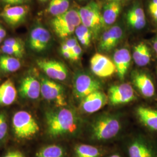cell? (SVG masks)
Listing matches in <instances>:
<instances>
[{
  "label": "cell",
  "mask_w": 157,
  "mask_h": 157,
  "mask_svg": "<svg viewBox=\"0 0 157 157\" xmlns=\"http://www.w3.org/2000/svg\"><path fill=\"white\" fill-rule=\"evenodd\" d=\"M76 157H101V150L98 147L86 144H78L75 148Z\"/></svg>",
  "instance_id": "25"
},
{
  "label": "cell",
  "mask_w": 157,
  "mask_h": 157,
  "mask_svg": "<svg viewBox=\"0 0 157 157\" xmlns=\"http://www.w3.org/2000/svg\"><path fill=\"white\" fill-rule=\"evenodd\" d=\"M121 10L119 2H109L105 6L102 13L104 26H109L115 22Z\"/></svg>",
  "instance_id": "23"
},
{
  "label": "cell",
  "mask_w": 157,
  "mask_h": 157,
  "mask_svg": "<svg viewBox=\"0 0 157 157\" xmlns=\"http://www.w3.org/2000/svg\"><path fill=\"white\" fill-rule=\"evenodd\" d=\"M39 1L40 2H46V1H47L48 0H39Z\"/></svg>",
  "instance_id": "43"
},
{
  "label": "cell",
  "mask_w": 157,
  "mask_h": 157,
  "mask_svg": "<svg viewBox=\"0 0 157 157\" xmlns=\"http://www.w3.org/2000/svg\"><path fill=\"white\" fill-rule=\"evenodd\" d=\"M12 127L17 138L31 139L39 131V126L35 119L29 112L20 111L12 118Z\"/></svg>",
  "instance_id": "2"
},
{
  "label": "cell",
  "mask_w": 157,
  "mask_h": 157,
  "mask_svg": "<svg viewBox=\"0 0 157 157\" xmlns=\"http://www.w3.org/2000/svg\"><path fill=\"white\" fill-rule=\"evenodd\" d=\"M109 2H113V1H115V2H119V1H124V0H107Z\"/></svg>",
  "instance_id": "42"
},
{
  "label": "cell",
  "mask_w": 157,
  "mask_h": 157,
  "mask_svg": "<svg viewBox=\"0 0 157 157\" xmlns=\"http://www.w3.org/2000/svg\"><path fill=\"white\" fill-rule=\"evenodd\" d=\"M78 1H84V0H78Z\"/></svg>",
  "instance_id": "45"
},
{
  "label": "cell",
  "mask_w": 157,
  "mask_h": 157,
  "mask_svg": "<svg viewBox=\"0 0 157 157\" xmlns=\"http://www.w3.org/2000/svg\"><path fill=\"white\" fill-rule=\"evenodd\" d=\"M21 95L31 100H36L41 94V84L33 76H28L23 79L19 87Z\"/></svg>",
  "instance_id": "17"
},
{
  "label": "cell",
  "mask_w": 157,
  "mask_h": 157,
  "mask_svg": "<svg viewBox=\"0 0 157 157\" xmlns=\"http://www.w3.org/2000/svg\"><path fill=\"white\" fill-rule=\"evenodd\" d=\"M127 21L129 25L136 30L144 28L147 24L144 10L140 6H135L127 13Z\"/></svg>",
  "instance_id": "19"
},
{
  "label": "cell",
  "mask_w": 157,
  "mask_h": 157,
  "mask_svg": "<svg viewBox=\"0 0 157 157\" xmlns=\"http://www.w3.org/2000/svg\"><path fill=\"white\" fill-rule=\"evenodd\" d=\"M36 63L38 67L51 79L63 81L67 78V68L62 62L56 60L40 59H37Z\"/></svg>",
  "instance_id": "9"
},
{
  "label": "cell",
  "mask_w": 157,
  "mask_h": 157,
  "mask_svg": "<svg viewBox=\"0 0 157 157\" xmlns=\"http://www.w3.org/2000/svg\"><path fill=\"white\" fill-rule=\"evenodd\" d=\"M152 46L154 51L157 55V36L152 41Z\"/></svg>",
  "instance_id": "38"
},
{
  "label": "cell",
  "mask_w": 157,
  "mask_h": 157,
  "mask_svg": "<svg viewBox=\"0 0 157 157\" xmlns=\"http://www.w3.org/2000/svg\"><path fill=\"white\" fill-rule=\"evenodd\" d=\"M29 0H10L8 6H20L21 4L27 2Z\"/></svg>",
  "instance_id": "37"
},
{
  "label": "cell",
  "mask_w": 157,
  "mask_h": 157,
  "mask_svg": "<svg viewBox=\"0 0 157 157\" xmlns=\"http://www.w3.org/2000/svg\"><path fill=\"white\" fill-rule=\"evenodd\" d=\"M132 56L137 66L143 67L147 66L151 61V53L147 44L140 42L134 47Z\"/></svg>",
  "instance_id": "20"
},
{
  "label": "cell",
  "mask_w": 157,
  "mask_h": 157,
  "mask_svg": "<svg viewBox=\"0 0 157 157\" xmlns=\"http://www.w3.org/2000/svg\"><path fill=\"white\" fill-rule=\"evenodd\" d=\"M133 82L141 94L146 98H151L155 95V86L151 78L147 73L135 72L132 76Z\"/></svg>",
  "instance_id": "16"
},
{
  "label": "cell",
  "mask_w": 157,
  "mask_h": 157,
  "mask_svg": "<svg viewBox=\"0 0 157 157\" xmlns=\"http://www.w3.org/2000/svg\"></svg>",
  "instance_id": "46"
},
{
  "label": "cell",
  "mask_w": 157,
  "mask_h": 157,
  "mask_svg": "<svg viewBox=\"0 0 157 157\" xmlns=\"http://www.w3.org/2000/svg\"><path fill=\"white\" fill-rule=\"evenodd\" d=\"M129 157H157V145L139 138L132 141L128 147Z\"/></svg>",
  "instance_id": "10"
},
{
  "label": "cell",
  "mask_w": 157,
  "mask_h": 157,
  "mask_svg": "<svg viewBox=\"0 0 157 157\" xmlns=\"http://www.w3.org/2000/svg\"><path fill=\"white\" fill-rule=\"evenodd\" d=\"M71 51L72 54V60L73 61L78 60L82 52V50L80 45L78 44V45H76Z\"/></svg>",
  "instance_id": "34"
},
{
  "label": "cell",
  "mask_w": 157,
  "mask_h": 157,
  "mask_svg": "<svg viewBox=\"0 0 157 157\" xmlns=\"http://www.w3.org/2000/svg\"><path fill=\"white\" fill-rule=\"evenodd\" d=\"M65 43L66 44V45H67V47L71 51L76 45L78 44V40L75 38H70V39H67L65 42Z\"/></svg>",
  "instance_id": "35"
},
{
  "label": "cell",
  "mask_w": 157,
  "mask_h": 157,
  "mask_svg": "<svg viewBox=\"0 0 157 157\" xmlns=\"http://www.w3.org/2000/svg\"><path fill=\"white\" fill-rule=\"evenodd\" d=\"M61 52L62 56L65 58L72 60V51L67 47V45L65 43H63L61 45Z\"/></svg>",
  "instance_id": "33"
},
{
  "label": "cell",
  "mask_w": 157,
  "mask_h": 157,
  "mask_svg": "<svg viewBox=\"0 0 157 157\" xmlns=\"http://www.w3.org/2000/svg\"><path fill=\"white\" fill-rule=\"evenodd\" d=\"M132 57L130 52L127 48H120L115 51L113 62L114 63L118 77L121 80H124L126 74L129 69Z\"/></svg>",
  "instance_id": "18"
},
{
  "label": "cell",
  "mask_w": 157,
  "mask_h": 157,
  "mask_svg": "<svg viewBox=\"0 0 157 157\" xmlns=\"http://www.w3.org/2000/svg\"><path fill=\"white\" fill-rule=\"evenodd\" d=\"M137 114L141 122L148 129L157 131V110L150 108L139 107Z\"/></svg>",
  "instance_id": "22"
},
{
  "label": "cell",
  "mask_w": 157,
  "mask_h": 157,
  "mask_svg": "<svg viewBox=\"0 0 157 157\" xmlns=\"http://www.w3.org/2000/svg\"><path fill=\"white\" fill-rule=\"evenodd\" d=\"M41 94L43 98L50 101H54L58 107L67 105L64 90L62 86L45 78H41Z\"/></svg>",
  "instance_id": "7"
},
{
  "label": "cell",
  "mask_w": 157,
  "mask_h": 157,
  "mask_svg": "<svg viewBox=\"0 0 157 157\" xmlns=\"http://www.w3.org/2000/svg\"><path fill=\"white\" fill-rule=\"evenodd\" d=\"M73 86L75 97L82 100L91 93L100 90L101 84L90 75L79 72L74 77Z\"/></svg>",
  "instance_id": "6"
},
{
  "label": "cell",
  "mask_w": 157,
  "mask_h": 157,
  "mask_svg": "<svg viewBox=\"0 0 157 157\" xmlns=\"http://www.w3.org/2000/svg\"><path fill=\"white\" fill-rule=\"evenodd\" d=\"M4 45L12 47H24L22 41L17 38H9L6 40L4 42Z\"/></svg>",
  "instance_id": "32"
},
{
  "label": "cell",
  "mask_w": 157,
  "mask_h": 157,
  "mask_svg": "<svg viewBox=\"0 0 157 157\" xmlns=\"http://www.w3.org/2000/svg\"><path fill=\"white\" fill-rule=\"evenodd\" d=\"M65 151L62 147L57 145L46 146L40 149L36 157H64Z\"/></svg>",
  "instance_id": "27"
},
{
  "label": "cell",
  "mask_w": 157,
  "mask_h": 157,
  "mask_svg": "<svg viewBox=\"0 0 157 157\" xmlns=\"http://www.w3.org/2000/svg\"><path fill=\"white\" fill-rule=\"evenodd\" d=\"M82 24L78 11L71 9L55 17L51 21L52 28L60 38H65L75 32L76 28Z\"/></svg>",
  "instance_id": "3"
},
{
  "label": "cell",
  "mask_w": 157,
  "mask_h": 157,
  "mask_svg": "<svg viewBox=\"0 0 157 157\" xmlns=\"http://www.w3.org/2000/svg\"><path fill=\"white\" fill-rule=\"evenodd\" d=\"M124 32L119 26L108 29L101 36L99 47L102 51H109L117 45L123 37Z\"/></svg>",
  "instance_id": "15"
},
{
  "label": "cell",
  "mask_w": 157,
  "mask_h": 157,
  "mask_svg": "<svg viewBox=\"0 0 157 157\" xmlns=\"http://www.w3.org/2000/svg\"><path fill=\"white\" fill-rule=\"evenodd\" d=\"M17 91L11 80L8 79L0 85V105H11L17 98Z\"/></svg>",
  "instance_id": "21"
},
{
  "label": "cell",
  "mask_w": 157,
  "mask_h": 157,
  "mask_svg": "<svg viewBox=\"0 0 157 157\" xmlns=\"http://www.w3.org/2000/svg\"><path fill=\"white\" fill-rule=\"evenodd\" d=\"M2 39L1 38H0V43L2 42Z\"/></svg>",
  "instance_id": "44"
},
{
  "label": "cell",
  "mask_w": 157,
  "mask_h": 157,
  "mask_svg": "<svg viewBox=\"0 0 157 157\" xmlns=\"http://www.w3.org/2000/svg\"><path fill=\"white\" fill-rule=\"evenodd\" d=\"M148 11L152 19L157 22V0H150L148 4Z\"/></svg>",
  "instance_id": "31"
},
{
  "label": "cell",
  "mask_w": 157,
  "mask_h": 157,
  "mask_svg": "<svg viewBox=\"0 0 157 157\" xmlns=\"http://www.w3.org/2000/svg\"><path fill=\"white\" fill-rule=\"evenodd\" d=\"M108 98L112 105H117L127 104L135 100L136 97L132 86L128 83H122L109 88Z\"/></svg>",
  "instance_id": "8"
},
{
  "label": "cell",
  "mask_w": 157,
  "mask_h": 157,
  "mask_svg": "<svg viewBox=\"0 0 157 157\" xmlns=\"http://www.w3.org/2000/svg\"><path fill=\"white\" fill-rule=\"evenodd\" d=\"M90 67L93 73L100 78L111 76L117 72L115 65L112 60L100 53H97L92 56L90 60Z\"/></svg>",
  "instance_id": "11"
},
{
  "label": "cell",
  "mask_w": 157,
  "mask_h": 157,
  "mask_svg": "<svg viewBox=\"0 0 157 157\" xmlns=\"http://www.w3.org/2000/svg\"><path fill=\"white\" fill-rule=\"evenodd\" d=\"M21 67L19 59L8 55L0 56V69L6 73H12L18 71Z\"/></svg>",
  "instance_id": "24"
},
{
  "label": "cell",
  "mask_w": 157,
  "mask_h": 157,
  "mask_svg": "<svg viewBox=\"0 0 157 157\" xmlns=\"http://www.w3.org/2000/svg\"><path fill=\"white\" fill-rule=\"evenodd\" d=\"M8 124L5 114L0 113V141L2 140L7 133Z\"/></svg>",
  "instance_id": "30"
},
{
  "label": "cell",
  "mask_w": 157,
  "mask_h": 157,
  "mask_svg": "<svg viewBox=\"0 0 157 157\" xmlns=\"http://www.w3.org/2000/svg\"><path fill=\"white\" fill-rule=\"evenodd\" d=\"M2 2H4V3H6V4H8V2H9V1L10 0H1Z\"/></svg>",
  "instance_id": "41"
},
{
  "label": "cell",
  "mask_w": 157,
  "mask_h": 157,
  "mask_svg": "<svg viewBox=\"0 0 157 157\" xmlns=\"http://www.w3.org/2000/svg\"><path fill=\"white\" fill-rule=\"evenodd\" d=\"M6 36V31L0 26V38L3 39Z\"/></svg>",
  "instance_id": "39"
},
{
  "label": "cell",
  "mask_w": 157,
  "mask_h": 157,
  "mask_svg": "<svg viewBox=\"0 0 157 157\" xmlns=\"http://www.w3.org/2000/svg\"><path fill=\"white\" fill-rule=\"evenodd\" d=\"M69 0H51L48 7V12L54 17H57L69 10Z\"/></svg>",
  "instance_id": "26"
},
{
  "label": "cell",
  "mask_w": 157,
  "mask_h": 157,
  "mask_svg": "<svg viewBox=\"0 0 157 157\" xmlns=\"http://www.w3.org/2000/svg\"><path fill=\"white\" fill-rule=\"evenodd\" d=\"M45 118L48 133L51 137L72 133L77 129L76 117L71 109L61 108L47 112Z\"/></svg>",
  "instance_id": "1"
},
{
  "label": "cell",
  "mask_w": 157,
  "mask_h": 157,
  "mask_svg": "<svg viewBox=\"0 0 157 157\" xmlns=\"http://www.w3.org/2000/svg\"><path fill=\"white\" fill-rule=\"evenodd\" d=\"M29 10L27 6H8L0 13V17L8 24L16 26L24 21Z\"/></svg>",
  "instance_id": "12"
},
{
  "label": "cell",
  "mask_w": 157,
  "mask_h": 157,
  "mask_svg": "<svg viewBox=\"0 0 157 157\" xmlns=\"http://www.w3.org/2000/svg\"><path fill=\"white\" fill-rule=\"evenodd\" d=\"M122 157L121 155H119V154H112V155H109V157Z\"/></svg>",
  "instance_id": "40"
},
{
  "label": "cell",
  "mask_w": 157,
  "mask_h": 157,
  "mask_svg": "<svg viewBox=\"0 0 157 157\" xmlns=\"http://www.w3.org/2000/svg\"><path fill=\"white\" fill-rule=\"evenodd\" d=\"M120 128L117 118L103 116L97 119L92 126V139L95 141L110 140L118 135Z\"/></svg>",
  "instance_id": "4"
},
{
  "label": "cell",
  "mask_w": 157,
  "mask_h": 157,
  "mask_svg": "<svg viewBox=\"0 0 157 157\" xmlns=\"http://www.w3.org/2000/svg\"><path fill=\"white\" fill-rule=\"evenodd\" d=\"M4 157H24L22 153L19 151L8 152Z\"/></svg>",
  "instance_id": "36"
},
{
  "label": "cell",
  "mask_w": 157,
  "mask_h": 157,
  "mask_svg": "<svg viewBox=\"0 0 157 157\" xmlns=\"http://www.w3.org/2000/svg\"><path fill=\"white\" fill-rule=\"evenodd\" d=\"M1 48L6 55L14 56L17 58H22L25 54L24 47H12L3 44Z\"/></svg>",
  "instance_id": "29"
},
{
  "label": "cell",
  "mask_w": 157,
  "mask_h": 157,
  "mask_svg": "<svg viewBox=\"0 0 157 157\" xmlns=\"http://www.w3.org/2000/svg\"><path fill=\"white\" fill-rule=\"evenodd\" d=\"M75 33L80 43L84 46H89L91 43L93 33L90 29L82 24L78 26Z\"/></svg>",
  "instance_id": "28"
},
{
  "label": "cell",
  "mask_w": 157,
  "mask_h": 157,
  "mask_svg": "<svg viewBox=\"0 0 157 157\" xmlns=\"http://www.w3.org/2000/svg\"><path fill=\"white\" fill-rule=\"evenodd\" d=\"M78 13L82 24L89 29L93 34L96 35L98 33L104 26L100 4L92 1L82 7Z\"/></svg>",
  "instance_id": "5"
},
{
  "label": "cell",
  "mask_w": 157,
  "mask_h": 157,
  "mask_svg": "<svg viewBox=\"0 0 157 157\" xmlns=\"http://www.w3.org/2000/svg\"><path fill=\"white\" fill-rule=\"evenodd\" d=\"M49 31L42 26L33 29L29 36V45L32 50L40 52L44 50L50 41Z\"/></svg>",
  "instance_id": "14"
},
{
  "label": "cell",
  "mask_w": 157,
  "mask_h": 157,
  "mask_svg": "<svg viewBox=\"0 0 157 157\" xmlns=\"http://www.w3.org/2000/svg\"><path fill=\"white\" fill-rule=\"evenodd\" d=\"M108 97L100 90L86 96L82 100L81 108L88 113H93L101 109L107 104Z\"/></svg>",
  "instance_id": "13"
}]
</instances>
